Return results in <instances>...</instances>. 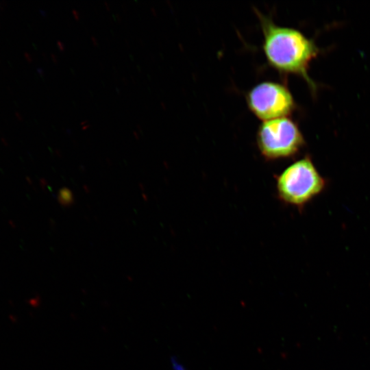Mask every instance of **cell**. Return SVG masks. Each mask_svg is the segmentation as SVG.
I'll use <instances>...</instances> for the list:
<instances>
[{"label": "cell", "mask_w": 370, "mask_h": 370, "mask_svg": "<svg viewBox=\"0 0 370 370\" xmlns=\"http://www.w3.org/2000/svg\"><path fill=\"white\" fill-rule=\"evenodd\" d=\"M255 12L262 31V50L269 64L280 73L300 75L314 87L307 69L317 54L315 45L299 31L275 25L270 18L257 10Z\"/></svg>", "instance_id": "cell-1"}, {"label": "cell", "mask_w": 370, "mask_h": 370, "mask_svg": "<svg viewBox=\"0 0 370 370\" xmlns=\"http://www.w3.org/2000/svg\"><path fill=\"white\" fill-rule=\"evenodd\" d=\"M278 198L284 204L302 209L325 187L312 160L305 157L275 176Z\"/></svg>", "instance_id": "cell-2"}, {"label": "cell", "mask_w": 370, "mask_h": 370, "mask_svg": "<svg viewBox=\"0 0 370 370\" xmlns=\"http://www.w3.org/2000/svg\"><path fill=\"white\" fill-rule=\"evenodd\" d=\"M256 143L268 161L295 156L304 145L296 123L288 117L262 121L256 133Z\"/></svg>", "instance_id": "cell-3"}, {"label": "cell", "mask_w": 370, "mask_h": 370, "mask_svg": "<svg viewBox=\"0 0 370 370\" xmlns=\"http://www.w3.org/2000/svg\"><path fill=\"white\" fill-rule=\"evenodd\" d=\"M246 101L251 112L262 121L287 117L295 108L289 90L273 82L256 84L247 93Z\"/></svg>", "instance_id": "cell-4"}]
</instances>
